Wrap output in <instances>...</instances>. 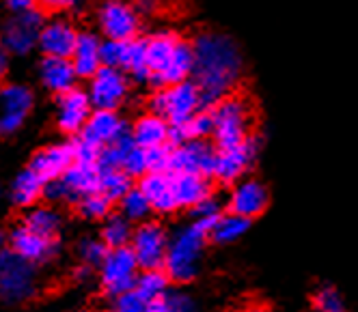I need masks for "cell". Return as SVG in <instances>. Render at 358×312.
Wrapping results in <instances>:
<instances>
[{
    "label": "cell",
    "instance_id": "cell-1",
    "mask_svg": "<svg viewBox=\"0 0 358 312\" xmlns=\"http://www.w3.org/2000/svg\"><path fill=\"white\" fill-rule=\"evenodd\" d=\"M192 82L199 87L206 108L231 95L242 75V54L238 43L222 33H203L192 43Z\"/></svg>",
    "mask_w": 358,
    "mask_h": 312
},
{
    "label": "cell",
    "instance_id": "cell-2",
    "mask_svg": "<svg viewBox=\"0 0 358 312\" xmlns=\"http://www.w3.org/2000/svg\"><path fill=\"white\" fill-rule=\"evenodd\" d=\"M212 112V138L218 151L234 149L252 138V106L244 95L231 93L216 101Z\"/></svg>",
    "mask_w": 358,
    "mask_h": 312
},
{
    "label": "cell",
    "instance_id": "cell-3",
    "mask_svg": "<svg viewBox=\"0 0 358 312\" xmlns=\"http://www.w3.org/2000/svg\"><path fill=\"white\" fill-rule=\"evenodd\" d=\"M208 242H210V230L199 222H190L188 226L179 228L169 239L166 261H164L166 276L179 284L194 280Z\"/></svg>",
    "mask_w": 358,
    "mask_h": 312
},
{
    "label": "cell",
    "instance_id": "cell-4",
    "mask_svg": "<svg viewBox=\"0 0 358 312\" xmlns=\"http://www.w3.org/2000/svg\"><path fill=\"white\" fill-rule=\"evenodd\" d=\"M206 108V101L192 80L179 82L173 87H164L151 99V112L162 117L171 127L184 125L190 117H194Z\"/></svg>",
    "mask_w": 358,
    "mask_h": 312
},
{
    "label": "cell",
    "instance_id": "cell-5",
    "mask_svg": "<svg viewBox=\"0 0 358 312\" xmlns=\"http://www.w3.org/2000/svg\"><path fill=\"white\" fill-rule=\"evenodd\" d=\"M35 293L33 263L24 261L13 250L0 252V299L17 304Z\"/></svg>",
    "mask_w": 358,
    "mask_h": 312
},
{
    "label": "cell",
    "instance_id": "cell-6",
    "mask_svg": "<svg viewBox=\"0 0 358 312\" xmlns=\"http://www.w3.org/2000/svg\"><path fill=\"white\" fill-rule=\"evenodd\" d=\"M138 269V261L130 246L110 250L106 261L101 263V284H104L106 293H110L113 297H121L134 291Z\"/></svg>",
    "mask_w": 358,
    "mask_h": 312
},
{
    "label": "cell",
    "instance_id": "cell-7",
    "mask_svg": "<svg viewBox=\"0 0 358 312\" xmlns=\"http://www.w3.org/2000/svg\"><path fill=\"white\" fill-rule=\"evenodd\" d=\"M130 250L134 252L138 267L143 272L149 269H164L166 250H169V235L158 222L141 224L130 242Z\"/></svg>",
    "mask_w": 358,
    "mask_h": 312
},
{
    "label": "cell",
    "instance_id": "cell-8",
    "mask_svg": "<svg viewBox=\"0 0 358 312\" xmlns=\"http://www.w3.org/2000/svg\"><path fill=\"white\" fill-rule=\"evenodd\" d=\"M216 147L206 140H194L177 144L171 151V174H201L206 179L214 177Z\"/></svg>",
    "mask_w": 358,
    "mask_h": 312
},
{
    "label": "cell",
    "instance_id": "cell-9",
    "mask_svg": "<svg viewBox=\"0 0 358 312\" xmlns=\"http://www.w3.org/2000/svg\"><path fill=\"white\" fill-rule=\"evenodd\" d=\"M257 153H259V138L257 136L248 138L240 147L218 151L216 153V166H214V179L220 181L222 186L238 184L240 179H244L250 164L257 160Z\"/></svg>",
    "mask_w": 358,
    "mask_h": 312
},
{
    "label": "cell",
    "instance_id": "cell-10",
    "mask_svg": "<svg viewBox=\"0 0 358 312\" xmlns=\"http://www.w3.org/2000/svg\"><path fill=\"white\" fill-rule=\"evenodd\" d=\"M99 26L113 41H130L138 33V9L125 0H106L99 7Z\"/></svg>",
    "mask_w": 358,
    "mask_h": 312
},
{
    "label": "cell",
    "instance_id": "cell-11",
    "mask_svg": "<svg viewBox=\"0 0 358 312\" xmlns=\"http://www.w3.org/2000/svg\"><path fill=\"white\" fill-rule=\"evenodd\" d=\"M127 97V77L121 69L101 67L91 82L89 99L95 110H117Z\"/></svg>",
    "mask_w": 358,
    "mask_h": 312
},
{
    "label": "cell",
    "instance_id": "cell-12",
    "mask_svg": "<svg viewBox=\"0 0 358 312\" xmlns=\"http://www.w3.org/2000/svg\"><path fill=\"white\" fill-rule=\"evenodd\" d=\"M268 207V190L262 181L257 179H240L238 184L231 186L227 198V209L244 218V220H255L259 218Z\"/></svg>",
    "mask_w": 358,
    "mask_h": 312
},
{
    "label": "cell",
    "instance_id": "cell-13",
    "mask_svg": "<svg viewBox=\"0 0 358 312\" xmlns=\"http://www.w3.org/2000/svg\"><path fill=\"white\" fill-rule=\"evenodd\" d=\"M41 29H43V17L37 9L17 13L5 26L3 43L13 54H27V52H31V47L39 41Z\"/></svg>",
    "mask_w": 358,
    "mask_h": 312
},
{
    "label": "cell",
    "instance_id": "cell-14",
    "mask_svg": "<svg viewBox=\"0 0 358 312\" xmlns=\"http://www.w3.org/2000/svg\"><path fill=\"white\" fill-rule=\"evenodd\" d=\"M33 106V95L29 89L11 84L0 91V134H13L27 119Z\"/></svg>",
    "mask_w": 358,
    "mask_h": 312
},
{
    "label": "cell",
    "instance_id": "cell-15",
    "mask_svg": "<svg viewBox=\"0 0 358 312\" xmlns=\"http://www.w3.org/2000/svg\"><path fill=\"white\" fill-rule=\"evenodd\" d=\"M141 192L147 196L153 211L173 214L175 209H179L171 172H149V174H145L141 181Z\"/></svg>",
    "mask_w": 358,
    "mask_h": 312
},
{
    "label": "cell",
    "instance_id": "cell-16",
    "mask_svg": "<svg viewBox=\"0 0 358 312\" xmlns=\"http://www.w3.org/2000/svg\"><path fill=\"white\" fill-rule=\"evenodd\" d=\"M78 43V33L73 31V26L67 22H50L41 29L39 35V47L45 52V57L55 59H69Z\"/></svg>",
    "mask_w": 358,
    "mask_h": 312
},
{
    "label": "cell",
    "instance_id": "cell-17",
    "mask_svg": "<svg viewBox=\"0 0 358 312\" xmlns=\"http://www.w3.org/2000/svg\"><path fill=\"white\" fill-rule=\"evenodd\" d=\"M11 250L29 263H41L52 258L57 252L55 239H45L27 226H20L11 232Z\"/></svg>",
    "mask_w": 358,
    "mask_h": 312
},
{
    "label": "cell",
    "instance_id": "cell-18",
    "mask_svg": "<svg viewBox=\"0 0 358 312\" xmlns=\"http://www.w3.org/2000/svg\"><path fill=\"white\" fill-rule=\"evenodd\" d=\"M125 132H127V127L115 110H95L89 117L87 125L83 127V136L93 140L101 149L110 142H115Z\"/></svg>",
    "mask_w": 358,
    "mask_h": 312
},
{
    "label": "cell",
    "instance_id": "cell-19",
    "mask_svg": "<svg viewBox=\"0 0 358 312\" xmlns=\"http://www.w3.org/2000/svg\"><path fill=\"white\" fill-rule=\"evenodd\" d=\"M91 117V99L83 91H69L59 99V125L69 134L80 132Z\"/></svg>",
    "mask_w": 358,
    "mask_h": 312
},
{
    "label": "cell",
    "instance_id": "cell-20",
    "mask_svg": "<svg viewBox=\"0 0 358 312\" xmlns=\"http://www.w3.org/2000/svg\"><path fill=\"white\" fill-rule=\"evenodd\" d=\"M179 43H182V39H179L175 33H169V31L156 33L153 37L147 39V69H149V82L151 84L156 82L160 77V73L166 69V65L171 63Z\"/></svg>",
    "mask_w": 358,
    "mask_h": 312
},
{
    "label": "cell",
    "instance_id": "cell-21",
    "mask_svg": "<svg viewBox=\"0 0 358 312\" xmlns=\"http://www.w3.org/2000/svg\"><path fill=\"white\" fill-rule=\"evenodd\" d=\"M71 164H73L71 144H57L39 151L31 162V170L37 172L43 181H55L61 179Z\"/></svg>",
    "mask_w": 358,
    "mask_h": 312
},
{
    "label": "cell",
    "instance_id": "cell-22",
    "mask_svg": "<svg viewBox=\"0 0 358 312\" xmlns=\"http://www.w3.org/2000/svg\"><path fill=\"white\" fill-rule=\"evenodd\" d=\"M63 186L67 190V198L83 200L89 194L99 192V168L93 164H78L73 162L65 174L61 177Z\"/></svg>",
    "mask_w": 358,
    "mask_h": 312
},
{
    "label": "cell",
    "instance_id": "cell-23",
    "mask_svg": "<svg viewBox=\"0 0 358 312\" xmlns=\"http://www.w3.org/2000/svg\"><path fill=\"white\" fill-rule=\"evenodd\" d=\"M132 138L141 149H156L171 144V125L158 114H145L132 127ZM173 147V144H171Z\"/></svg>",
    "mask_w": 358,
    "mask_h": 312
},
{
    "label": "cell",
    "instance_id": "cell-24",
    "mask_svg": "<svg viewBox=\"0 0 358 312\" xmlns=\"http://www.w3.org/2000/svg\"><path fill=\"white\" fill-rule=\"evenodd\" d=\"M173 184H175V196H177L179 209H182V207L194 209L199 202L214 196L210 179L201 174H173Z\"/></svg>",
    "mask_w": 358,
    "mask_h": 312
},
{
    "label": "cell",
    "instance_id": "cell-25",
    "mask_svg": "<svg viewBox=\"0 0 358 312\" xmlns=\"http://www.w3.org/2000/svg\"><path fill=\"white\" fill-rule=\"evenodd\" d=\"M73 69L83 77H93L101 67V43L95 35L83 33L78 35V43L73 50Z\"/></svg>",
    "mask_w": 358,
    "mask_h": 312
},
{
    "label": "cell",
    "instance_id": "cell-26",
    "mask_svg": "<svg viewBox=\"0 0 358 312\" xmlns=\"http://www.w3.org/2000/svg\"><path fill=\"white\" fill-rule=\"evenodd\" d=\"M76 69L73 63H69V59H55V57H45V61L41 63V82L55 93H69L73 91V82H76Z\"/></svg>",
    "mask_w": 358,
    "mask_h": 312
},
{
    "label": "cell",
    "instance_id": "cell-27",
    "mask_svg": "<svg viewBox=\"0 0 358 312\" xmlns=\"http://www.w3.org/2000/svg\"><path fill=\"white\" fill-rule=\"evenodd\" d=\"M212 136V112L201 110L194 117H190L184 125L171 127V144H184V142H194V140H206Z\"/></svg>",
    "mask_w": 358,
    "mask_h": 312
},
{
    "label": "cell",
    "instance_id": "cell-28",
    "mask_svg": "<svg viewBox=\"0 0 358 312\" xmlns=\"http://www.w3.org/2000/svg\"><path fill=\"white\" fill-rule=\"evenodd\" d=\"M250 228V220H244L231 211L220 214V218L212 224L210 228V242L227 246V244H236L246 235V230Z\"/></svg>",
    "mask_w": 358,
    "mask_h": 312
},
{
    "label": "cell",
    "instance_id": "cell-29",
    "mask_svg": "<svg viewBox=\"0 0 358 312\" xmlns=\"http://www.w3.org/2000/svg\"><path fill=\"white\" fill-rule=\"evenodd\" d=\"M121 71L132 73L138 82H149L147 69V39H130L123 45Z\"/></svg>",
    "mask_w": 358,
    "mask_h": 312
},
{
    "label": "cell",
    "instance_id": "cell-30",
    "mask_svg": "<svg viewBox=\"0 0 358 312\" xmlns=\"http://www.w3.org/2000/svg\"><path fill=\"white\" fill-rule=\"evenodd\" d=\"M43 194V179L33 172L31 168L24 170L22 174H17V179L13 181V188H11V198L15 205L20 207H29L33 205L39 196Z\"/></svg>",
    "mask_w": 358,
    "mask_h": 312
},
{
    "label": "cell",
    "instance_id": "cell-31",
    "mask_svg": "<svg viewBox=\"0 0 358 312\" xmlns=\"http://www.w3.org/2000/svg\"><path fill=\"white\" fill-rule=\"evenodd\" d=\"M169 282H171V278L166 276L164 269H149V272L138 274L134 291L145 302H153V299H160L169 293Z\"/></svg>",
    "mask_w": 358,
    "mask_h": 312
},
{
    "label": "cell",
    "instance_id": "cell-32",
    "mask_svg": "<svg viewBox=\"0 0 358 312\" xmlns=\"http://www.w3.org/2000/svg\"><path fill=\"white\" fill-rule=\"evenodd\" d=\"M132 235H134V228H132L130 220H127L123 214L110 216L104 226V232H101V242H104L110 250L127 248V244L132 242Z\"/></svg>",
    "mask_w": 358,
    "mask_h": 312
},
{
    "label": "cell",
    "instance_id": "cell-33",
    "mask_svg": "<svg viewBox=\"0 0 358 312\" xmlns=\"http://www.w3.org/2000/svg\"><path fill=\"white\" fill-rule=\"evenodd\" d=\"M24 226L31 228L33 232H37V235H41L45 239H55L57 230L61 226V218H59L57 211L48 209V207H39V209H33L27 216V222H24Z\"/></svg>",
    "mask_w": 358,
    "mask_h": 312
},
{
    "label": "cell",
    "instance_id": "cell-34",
    "mask_svg": "<svg viewBox=\"0 0 358 312\" xmlns=\"http://www.w3.org/2000/svg\"><path fill=\"white\" fill-rule=\"evenodd\" d=\"M132 190L130 174L123 170H99V192L110 200H121Z\"/></svg>",
    "mask_w": 358,
    "mask_h": 312
},
{
    "label": "cell",
    "instance_id": "cell-35",
    "mask_svg": "<svg viewBox=\"0 0 358 312\" xmlns=\"http://www.w3.org/2000/svg\"><path fill=\"white\" fill-rule=\"evenodd\" d=\"M311 312H348V304L332 284H322L311 295Z\"/></svg>",
    "mask_w": 358,
    "mask_h": 312
},
{
    "label": "cell",
    "instance_id": "cell-36",
    "mask_svg": "<svg viewBox=\"0 0 358 312\" xmlns=\"http://www.w3.org/2000/svg\"><path fill=\"white\" fill-rule=\"evenodd\" d=\"M121 211H123V216L127 218V220H143V218H147L149 216V211H151V205H149V200H147V196L141 192V188H132L130 192H127L121 200Z\"/></svg>",
    "mask_w": 358,
    "mask_h": 312
},
{
    "label": "cell",
    "instance_id": "cell-37",
    "mask_svg": "<svg viewBox=\"0 0 358 312\" xmlns=\"http://www.w3.org/2000/svg\"><path fill=\"white\" fill-rule=\"evenodd\" d=\"M110 205H113L110 198H106L101 192H95L80 200V214L89 220H101L108 216Z\"/></svg>",
    "mask_w": 358,
    "mask_h": 312
},
{
    "label": "cell",
    "instance_id": "cell-38",
    "mask_svg": "<svg viewBox=\"0 0 358 312\" xmlns=\"http://www.w3.org/2000/svg\"><path fill=\"white\" fill-rule=\"evenodd\" d=\"M108 246L99 239H83L80 246H78V254L83 258V263L89 265V267H95V265H101L106 261L108 256Z\"/></svg>",
    "mask_w": 358,
    "mask_h": 312
},
{
    "label": "cell",
    "instance_id": "cell-39",
    "mask_svg": "<svg viewBox=\"0 0 358 312\" xmlns=\"http://www.w3.org/2000/svg\"><path fill=\"white\" fill-rule=\"evenodd\" d=\"M192 211V222H199V224H203L208 230L212 228V224L220 218V214H222V209H220V202L214 198V196H210V198H206L203 202H199L194 209H190Z\"/></svg>",
    "mask_w": 358,
    "mask_h": 312
},
{
    "label": "cell",
    "instance_id": "cell-40",
    "mask_svg": "<svg viewBox=\"0 0 358 312\" xmlns=\"http://www.w3.org/2000/svg\"><path fill=\"white\" fill-rule=\"evenodd\" d=\"M73 149V162H78V164H93L97 166V160H99V153H101V147L95 144L93 140L80 136L78 140H76L71 144Z\"/></svg>",
    "mask_w": 358,
    "mask_h": 312
},
{
    "label": "cell",
    "instance_id": "cell-41",
    "mask_svg": "<svg viewBox=\"0 0 358 312\" xmlns=\"http://www.w3.org/2000/svg\"><path fill=\"white\" fill-rule=\"evenodd\" d=\"M171 151H173L171 144L156 147V149H145V153H147V174L149 172H169Z\"/></svg>",
    "mask_w": 358,
    "mask_h": 312
},
{
    "label": "cell",
    "instance_id": "cell-42",
    "mask_svg": "<svg viewBox=\"0 0 358 312\" xmlns=\"http://www.w3.org/2000/svg\"><path fill=\"white\" fill-rule=\"evenodd\" d=\"M123 172L130 177H145L147 174V153L141 147H134L123 162Z\"/></svg>",
    "mask_w": 358,
    "mask_h": 312
},
{
    "label": "cell",
    "instance_id": "cell-43",
    "mask_svg": "<svg viewBox=\"0 0 358 312\" xmlns=\"http://www.w3.org/2000/svg\"><path fill=\"white\" fill-rule=\"evenodd\" d=\"M123 45H125V41H113V39H108V41L101 43V65H104V67L121 69Z\"/></svg>",
    "mask_w": 358,
    "mask_h": 312
},
{
    "label": "cell",
    "instance_id": "cell-44",
    "mask_svg": "<svg viewBox=\"0 0 358 312\" xmlns=\"http://www.w3.org/2000/svg\"><path fill=\"white\" fill-rule=\"evenodd\" d=\"M145 308H147V302L136 291H130L121 297H115L113 312H145Z\"/></svg>",
    "mask_w": 358,
    "mask_h": 312
},
{
    "label": "cell",
    "instance_id": "cell-45",
    "mask_svg": "<svg viewBox=\"0 0 358 312\" xmlns=\"http://www.w3.org/2000/svg\"><path fill=\"white\" fill-rule=\"evenodd\" d=\"M166 299H169V304H171V308L175 310V312H194V299L190 297V295H186V293H182V291H169L166 293Z\"/></svg>",
    "mask_w": 358,
    "mask_h": 312
},
{
    "label": "cell",
    "instance_id": "cell-46",
    "mask_svg": "<svg viewBox=\"0 0 358 312\" xmlns=\"http://www.w3.org/2000/svg\"><path fill=\"white\" fill-rule=\"evenodd\" d=\"M43 196H45L48 200H55V202L65 200V198H67V190H65V186H63V181H61V179L48 181V186H43Z\"/></svg>",
    "mask_w": 358,
    "mask_h": 312
},
{
    "label": "cell",
    "instance_id": "cell-47",
    "mask_svg": "<svg viewBox=\"0 0 358 312\" xmlns=\"http://www.w3.org/2000/svg\"><path fill=\"white\" fill-rule=\"evenodd\" d=\"M83 0H41V5L48 7V9H57V11H63V9H73L78 7Z\"/></svg>",
    "mask_w": 358,
    "mask_h": 312
},
{
    "label": "cell",
    "instance_id": "cell-48",
    "mask_svg": "<svg viewBox=\"0 0 358 312\" xmlns=\"http://www.w3.org/2000/svg\"><path fill=\"white\" fill-rule=\"evenodd\" d=\"M9 9L17 15V13H27L35 9V0H7Z\"/></svg>",
    "mask_w": 358,
    "mask_h": 312
},
{
    "label": "cell",
    "instance_id": "cell-49",
    "mask_svg": "<svg viewBox=\"0 0 358 312\" xmlns=\"http://www.w3.org/2000/svg\"><path fill=\"white\" fill-rule=\"evenodd\" d=\"M145 312H175V310L171 308V304H169V299H166V295H164V297H160V299L147 302Z\"/></svg>",
    "mask_w": 358,
    "mask_h": 312
},
{
    "label": "cell",
    "instance_id": "cell-50",
    "mask_svg": "<svg viewBox=\"0 0 358 312\" xmlns=\"http://www.w3.org/2000/svg\"><path fill=\"white\" fill-rule=\"evenodd\" d=\"M156 7H158V0H136V9L138 11L151 13Z\"/></svg>",
    "mask_w": 358,
    "mask_h": 312
},
{
    "label": "cell",
    "instance_id": "cell-51",
    "mask_svg": "<svg viewBox=\"0 0 358 312\" xmlns=\"http://www.w3.org/2000/svg\"><path fill=\"white\" fill-rule=\"evenodd\" d=\"M7 67H9V61H7V54L3 50H0V75H5V71H7Z\"/></svg>",
    "mask_w": 358,
    "mask_h": 312
},
{
    "label": "cell",
    "instance_id": "cell-52",
    "mask_svg": "<svg viewBox=\"0 0 358 312\" xmlns=\"http://www.w3.org/2000/svg\"><path fill=\"white\" fill-rule=\"evenodd\" d=\"M242 312H268V308H264V306H248Z\"/></svg>",
    "mask_w": 358,
    "mask_h": 312
},
{
    "label": "cell",
    "instance_id": "cell-53",
    "mask_svg": "<svg viewBox=\"0 0 358 312\" xmlns=\"http://www.w3.org/2000/svg\"><path fill=\"white\" fill-rule=\"evenodd\" d=\"M3 242H5V237H3V232H0V252H3Z\"/></svg>",
    "mask_w": 358,
    "mask_h": 312
}]
</instances>
